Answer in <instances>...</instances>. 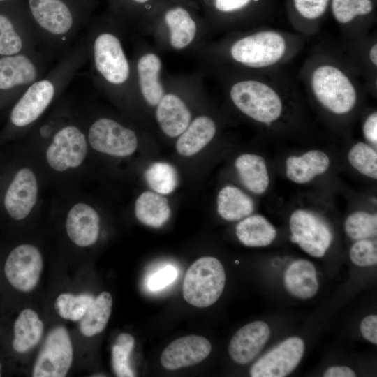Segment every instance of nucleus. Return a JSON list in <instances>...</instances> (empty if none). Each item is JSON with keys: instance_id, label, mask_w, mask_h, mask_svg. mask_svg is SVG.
Returning <instances> with one entry per match:
<instances>
[{"instance_id": "obj_1", "label": "nucleus", "mask_w": 377, "mask_h": 377, "mask_svg": "<svg viewBox=\"0 0 377 377\" xmlns=\"http://www.w3.org/2000/svg\"><path fill=\"white\" fill-rule=\"evenodd\" d=\"M308 38L264 25L210 40L193 55L204 71L267 73L281 71L303 50Z\"/></svg>"}, {"instance_id": "obj_2", "label": "nucleus", "mask_w": 377, "mask_h": 377, "mask_svg": "<svg viewBox=\"0 0 377 377\" xmlns=\"http://www.w3.org/2000/svg\"><path fill=\"white\" fill-rule=\"evenodd\" d=\"M232 106L254 123L274 128L291 123L297 87L281 70L267 73L207 71Z\"/></svg>"}, {"instance_id": "obj_3", "label": "nucleus", "mask_w": 377, "mask_h": 377, "mask_svg": "<svg viewBox=\"0 0 377 377\" xmlns=\"http://www.w3.org/2000/svg\"><path fill=\"white\" fill-rule=\"evenodd\" d=\"M299 78L317 108L334 119L352 117L367 92L339 49L315 47L304 61Z\"/></svg>"}, {"instance_id": "obj_4", "label": "nucleus", "mask_w": 377, "mask_h": 377, "mask_svg": "<svg viewBox=\"0 0 377 377\" xmlns=\"http://www.w3.org/2000/svg\"><path fill=\"white\" fill-rule=\"evenodd\" d=\"M124 28L110 14L95 21L85 36L94 83L111 98L138 101L131 58L126 52Z\"/></svg>"}, {"instance_id": "obj_5", "label": "nucleus", "mask_w": 377, "mask_h": 377, "mask_svg": "<svg viewBox=\"0 0 377 377\" xmlns=\"http://www.w3.org/2000/svg\"><path fill=\"white\" fill-rule=\"evenodd\" d=\"M92 0H24L23 7L42 52L61 57L92 12Z\"/></svg>"}, {"instance_id": "obj_6", "label": "nucleus", "mask_w": 377, "mask_h": 377, "mask_svg": "<svg viewBox=\"0 0 377 377\" xmlns=\"http://www.w3.org/2000/svg\"><path fill=\"white\" fill-rule=\"evenodd\" d=\"M145 36H149L161 52L192 54L211 40L207 24L189 0H164L151 13Z\"/></svg>"}, {"instance_id": "obj_7", "label": "nucleus", "mask_w": 377, "mask_h": 377, "mask_svg": "<svg viewBox=\"0 0 377 377\" xmlns=\"http://www.w3.org/2000/svg\"><path fill=\"white\" fill-rule=\"evenodd\" d=\"M88 57L84 36L71 46L49 72L33 82L20 96L10 112L12 124L24 128L36 121L88 62Z\"/></svg>"}, {"instance_id": "obj_8", "label": "nucleus", "mask_w": 377, "mask_h": 377, "mask_svg": "<svg viewBox=\"0 0 377 377\" xmlns=\"http://www.w3.org/2000/svg\"><path fill=\"white\" fill-rule=\"evenodd\" d=\"M200 73L166 76L165 94L154 110L156 121L168 137H178L193 119L192 103L203 96Z\"/></svg>"}, {"instance_id": "obj_9", "label": "nucleus", "mask_w": 377, "mask_h": 377, "mask_svg": "<svg viewBox=\"0 0 377 377\" xmlns=\"http://www.w3.org/2000/svg\"><path fill=\"white\" fill-rule=\"evenodd\" d=\"M207 24L210 38L264 25L269 0H189Z\"/></svg>"}, {"instance_id": "obj_10", "label": "nucleus", "mask_w": 377, "mask_h": 377, "mask_svg": "<svg viewBox=\"0 0 377 377\" xmlns=\"http://www.w3.org/2000/svg\"><path fill=\"white\" fill-rule=\"evenodd\" d=\"M134 36L131 61L135 96L138 101L155 110L166 89L162 58L154 45Z\"/></svg>"}, {"instance_id": "obj_11", "label": "nucleus", "mask_w": 377, "mask_h": 377, "mask_svg": "<svg viewBox=\"0 0 377 377\" xmlns=\"http://www.w3.org/2000/svg\"><path fill=\"white\" fill-rule=\"evenodd\" d=\"M225 283L226 272L221 263L214 257H202L186 273L182 288L184 298L195 307L209 306L220 297Z\"/></svg>"}, {"instance_id": "obj_12", "label": "nucleus", "mask_w": 377, "mask_h": 377, "mask_svg": "<svg viewBox=\"0 0 377 377\" xmlns=\"http://www.w3.org/2000/svg\"><path fill=\"white\" fill-rule=\"evenodd\" d=\"M87 140L96 151L117 157L130 156L138 143L133 129L108 116L99 117L91 123Z\"/></svg>"}, {"instance_id": "obj_13", "label": "nucleus", "mask_w": 377, "mask_h": 377, "mask_svg": "<svg viewBox=\"0 0 377 377\" xmlns=\"http://www.w3.org/2000/svg\"><path fill=\"white\" fill-rule=\"evenodd\" d=\"M290 240L309 255L321 258L330 248L333 235L324 220L304 209L294 210L289 218Z\"/></svg>"}, {"instance_id": "obj_14", "label": "nucleus", "mask_w": 377, "mask_h": 377, "mask_svg": "<svg viewBox=\"0 0 377 377\" xmlns=\"http://www.w3.org/2000/svg\"><path fill=\"white\" fill-rule=\"evenodd\" d=\"M48 58L42 52L0 57V91L21 94L46 73Z\"/></svg>"}, {"instance_id": "obj_15", "label": "nucleus", "mask_w": 377, "mask_h": 377, "mask_svg": "<svg viewBox=\"0 0 377 377\" xmlns=\"http://www.w3.org/2000/svg\"><path fill=\"white\" fill-rule=\"evenodd\" d=\"M87 154L85 133L75 124H66L54 133L46 150L49 165L58 172L79 167Z\"/></svg>"}, {"instance_id": "obj_16", "label": "nucleus", "mask_w": 377, "mask_h": 377, "mask_svg": "<svg viewBox=\"0 0 377 377\" xmlns=\"http://www.w3.org/2000/svg\"><path fill=\"white\" fill-rule=\"evenodd\" d=\"M73 356V346L68 330L63 326H57L46 337L32 376L64 377L71 366Z\"/></svg>"}, {"instance_id": "obj_17", "label": "nucleus", "mask_w": 377, "mask_h": 377, "mask_svg": "<svg viewBox=\"0 0 377 377\" xmlns=\"http://www.w3.org/2000/svg\"><path fill=\"white\" fill-rule=\"evenodd\" d=\"M341 52L363 82L367 93H377L376 31L350 39H342Z\"/></svg>"}, {"instance_id": "obj_18", "label": "nucleus", "mask_w": 377, "mask_h": 377, "mask_svg": "<svg viewBox=\"0 0 377 377\" xmlns=\"http://www.w3.org/2000/svg\"><path fill=\"white\" fill-rule=\"evenodd\" d=\"M330 9L342 39L367 34L376 22L374 0H330Z\"/></svg>"}, {"instance_id": "obj_19", "label": "nucleus", "mask_w": 377, "mask_h": 377, "mask_svg": "<svg viewBox=\"0 0 377 377\" xmlns=\"http://www.w3.org/2000/svg\"><path fill=\"white\" fill-rule=\"evenodd\" d=\"M42 270L41 253L31 244L15 247L8 255L4 267L9 283L22 292H29L36 288Z\"/></svg>"}, {"instance_id": "obj_20", "label": "nucleus", "mask_w": 377, "mask_h": 377, "mask_svg": "<svg viewBox=\"0 0 377 377\" xmlns=\"http://www.w3.org/2000/svg\"><path fill=\"white\" fill-rule=\"evenodd\" d=\"M304 343L297 337L283 341L258 359L251 367L252 377H284L290 374L301 361Z\"/></svg>"}, {"instance_id": "obj_21", "label": "nucleus", "mask_w": 377, "mask_h": 377, "mask_svg": "<svg viewBox=\"0 0 377 377\" xmlns=\"http://www.w3.org/2000/svg\"><path fill=\"white\" fill-rule=\"evenodd\" d=\"M38 184L34 172L23 168L19 170L6 193L4 205L15 220L26 218L37 201Z\"/></svg>"}, {"instance_id": "obj_22", "label": "nucleus", "mask_w": 377, "mask_h": 377, "mask_svg": "<svg viewBox=\"0 0 377 377\" xmlns=\"http://www.w3.org/2000/svg\"><path fill=\"white\" fill-rule=\"evenodd\" d=\"M211 350V343L205 337L185 336L173 341L164 349L161 363L168 370L187 367L202 362Z\"/></svg>"}, {"instance_id": "obj_23", "label": "nucleus", "mask_w": 377, "mask_h": 377, "mask_svg": "<svg viewBox=\"0 0 377 377\" xmlns=\"http://www.w3.org/2000/svg\"><path fill=\"white\" fill-rule=\"evenodd\" d=\"M38 52L42 51L29 19L17 24L0 13V57Z\"/></svg>"}, {"instance_id": "obj_24", "label": "nucleus", "mask_w": 377, "mask_h": 377, "mask_svg": "<svg viewBox=\"0 0 377 377\" xmlns=\"http://www.w3.org/2000/svg\"><path fill=\"white\" fill-rule=\"evenodd\" d=\"M269 336L270 329L266 323H248L233 335L228 346L229 355L237 363L247 364L260 352Z\"/></svg>"}, {"instance_id": "obj_25", "label": "nucleus", "mask_w": 377, "mask_h": 377, "mask_svg": "<svg viewBox=\"0 0 377 377\" xmlns=\"http://www.w3.org/2000/svg\"><path fill=\"white\" fill-rule=\"evenodd\" d=\"M163 0H108L110 15L134 36H144L148 20Z\"/></svg>"}, {"instance_id": "obj_26", "label": "nucleus", "mask_w": 377, "mask_h": 377, "mask_svg": "<svg viewBox=\"0 0 377 377\" xmlns=\"http://www.w3.org/2000/svg\"><path fill=\"white\" fill-rule=\"evenodd\" d=\"M330 3V0H288V16L294 31L307 38L316 35Z\"/></svg>"}, {"instance_id": "obj_27", "label": "nucleus", "mask_w": 377, "mask_h": 377, "mask_svg": "<svg viewBox=\"0 0 377 377\" xmlns=\"http://www.w3.org/2000/svg\"><path fill=\"white\" fill-rule=\"evenodd\" d=\"M100 219L96 210L89 205L80 202L69 210L66 229L70 239L82 247L94 244L99 234Z\"/></svg>"}, {"instance_id": "obj_28", "label": "nucleus", "mask_w": 377, "mask_h": 377, "mask_svg": "<svg viewBox=\"0 0 377 377\" xmlns=\"http://www.w3.org/2000/svg\"><path fill=\"white\" fill-rule=\"evenodd\" d=\"M286 177L298 184H307L323 175L330 166V158L319 149H311L299 156H288L285 163Z\"/></svg>"}, {"instance_id": "obj_29", "label": "nucleus", "mask_w": 377, "mask_h": 377, "mask_svg": "<svg viewBox=\"0 0 377 377\" xmlns=\"http://www.w3.org/2000/svg\"><path fill=\"white\" fill-rule=\"evenodd\" d=\"M218 124L207 114L194 117L187 128L178 136L176 149L184 156H191L209 144L217 133Z\"/></svg>"}, {"instance_id": "obj_30", "label": "nucleus", "mask_w": 377, "mask_h": 377, "mask_svg": "<svg viewBox=\"0 0 377 377\" xmlns=\"http://www.w3.org/2000/svg\"><path fill=\"white\" fill-rule=\"evenodd\" d=\"M286 290L294 297L306 300L315 296L318 290L316 270L307 260H297L286 269L283 276Z\"/></svg>"}, {"instance_id": "obj_31", "label": "nucleus", "mask_w": 377, "mask_h": 377, "mask_svg": "<svg viewBox=\"0 0 377 377\" xmlns=\"http://www.w3.org/2000/svg\"><path fill=\"white\" fill-rule=\"evenodd\" d=\"M235 166L240 180L249 191L256 195L267 191L270 179L263 157L256 154H243L236 158Z\"/></svg>"}, {"instance_id": "obj_32", "label": "nucleus", "mask_w": 377, "mask_h": 377, "mask_svg": "<svg viewBox=\"0 0 377 377\" xmlns=\"http://www.w3.org/2000/svg\"><path fill=\"white\" fill-rule=\"evenodd\" d=\"M236 235L246 246L263 247L269 245L276 238L275 227L263 215H249L237 225Z\"/></svg>"}, {"instance_id": "obj_33", "label": "nucleus", "mask_w": 377, "mask_h": 377, "mask_svg": "<svg viewBox=\"0 0 377 377\" xmlns=\"http://www.w3.org/2000/svg\"><path fill=\"white\" fill-rule=\"evenodd\" d=\"M254 209L252 199L239 188L226 186L217 196V211L221 218L235 221L250 215Z\"/></svg>"}, {"instance_id": "obj_34", "label": "nucleus", "mask_w": 377, "mask_h": 377, "mask_svg": "<svg viewBox=\"0 0 377 377\" xmlns=\"http://www.w3.org/2000/svg\"><path fill=\"white\" fill-rule=\"evenodd\" d=\"M43 333V323L34 310L26 309L17 318L14 324L13 348L23 353L38 344Z\"/></svg>"}, {"instance_id": "obj_35", "label": "nucleus", "mask_w": 377, "mask_h": 377, "mask_svg": "<svg viewBox=\"0 0 377 377\" xmlns=\"http://www.w3.org/2000/svg\"><path fill=\"white\" fill-rule=\"evenodd\" d=\"M135 213L142 223L160 228L170 218V208L165 198L156 193L145 191L136 200Z\"/></svg>"}, {"instance_id": "obj_36", "label": "nucleus", "mask_w": 377, "mask_h": 377, "mask_svg": "<svg viewBox=\"0 0 377 377\" xmlns=\"http://www.w3.org/2000/svg\"><path fill=\"white\" fill-rule=\"evenodd\" d=\"M112 306V298L108 292L103 291L94 299L82 318L80 328L86 337L101 333L109 320Z\"/></svg>"}, {"instance_id": "obj_37", "label": "nucleus", "mask_w": 377, "mask_h": 377, "mask_svg": "<svg viewBox=\"0 0 377 377\" xmlns=\"http://www.w3.org/2000/svg\"><path fill=\"white\" fill-rule=\"evenodd\" d=\"M350 165L361 175L377 179V151L367 142H357L349 149L347 155Z\"/></svg>"}, {"instance_id": "obj_38", "label": "nucleus", "mask_w": 377, "mask_h": 377, "mask_svg": "<svg viewBox=\"0 0 377 377\" xmlns=\"http://www.w3.org/2000/svg\"><path fill=\"white\" fill-rule=\"evenodd\" d=\"M149 186L160 194H169L177 186V173L175 168L167 163L156 162L151 164L145 173Z\"/></svg>"}, {"instance_id": "obj_39", "label": "nucleus", "mask_w": 377, "mask_h": 377, "mask_svg": "<svg viewBox=\"0 0 377 377\" xmlns=\"http://www.w3.org/2000/svg\"><path fill=\"white\" fill-rule=\"evenodd\" d=\"M344 230L346 235L354 240L376 236L377 214L362 210L355 211L346 218Z\"/></svg>"}, {"instance_id": "obj_40", "label": "nucleus", "mask_w": 377, "mask_h": 377, "mask_svg": "<svg viewBox=\"0 0 377 377\" xmlns=\"http://www.w3.org/2000/svg\"><path fill=\"white\" fill-rule=\"evenodd\" d=\"M94 299L88 293L78 295L62 293L56 299L54 308L61 318L73 321L79 320L84 316Z\"/></svg>"}, {"instance_id": "obj_41", "label": "nucleus", "mask_w": 377, "mask_h": 377, "mask_svg": "<svg viewBox=\"0 0 377 377\" xmlns=\"http://www.w3.org/2000/svg\"><path fill=\"white\" fill-rule=\"evenodd\" d=\"M135 339L127 333L120 334L112 348V365L119 377H133L135 373L130 365V355L134 348Z\"/></svg>"}, {"instance_id": "obj_42", "label": "nucleus", "mask_w": 377, "mask_h": 377, "mask_svg": "<svg viewBox=\"0 0 377 377\" xmlns=\"http://www.w3.org/2000/svg\"><path fill=\"white\" fill-rule=\"evenodd\" d=\"M350 259L359 267H367L377 263L376 241L368 239L357 240L350 247Z\"/></svg>"}, {"instance_id": "obj_43", "label": "nucleus", "mask_w": 377, "mask_h": 377, "mask_svg": "<svg viewBox=\"0 0 377 377\" xmlns=\"http://www.w3.org/2000/svg\"><path fill=\"white\" fill-rule=\"evenodd\" d=\"M177 269L167 265L151 274L147 280V287L151 291H158L172 283L177 277Z\"/></svg>"}, {"instance_id": "obj_44", "label": "nucleus", "mask_w": 377, "mask_h": 377, "mask_svg": "<svg viewBox=\"0 0 377 377\" xmlns=\"http://www.w3.org/2000/svg\"><path fill=\"white\" fill-rule=\"evenodd\" d=\"M362 132L367 143L377 146V111L372 110L364 117L362 124Z\"/></svg>"}, {"instance_id": "obj_45", "label": "nucleus", "mask_w": 377, "mask_h": 377, "mask_svg": "<svg viewBox=\"0 0 377 377\" xmlns=\"http://www.w3.org/2000/svg\"><path fill=\"white\" fill-rule=\"evenodd\" d=\"M363 337L368 341L377 344V316L369 315L364 318L360 326Z\"/></svg>"}, {"instance_id": "obj_46", "label": "nucleus", "mask_w": 377, "mask_h": 377, "mask_svg": "<svg viewBox=\"0 0 377 377\" xmlns=\"http://www.w3.org/2000/svg\"><path fill=\"white\" fill-rule=\"evenodd\" d=\"M324 377H355V371L346 366H333L329 367L323 374Z\"/></svg>"}, {"instance_id": "obj_47", "label": "nucleus", "mask_w": 377, "mask_h": 377, "mask_svg": "<svg viewBox=\"0 0 377 377\" xmlns=\"http://www.w3.org/2000/svg\"><path fill=\"white\" fill-rule=\"evenodd\" d=\"M5 1H7V0H0V2Z\"/></svg>"}, {"instance_id": "obj_48", "label": "nucleus", "mask_w": 377, "mask_h": 377, "mask_svg": "<svg viewBox=\"0 0 377 377\" xmlns=\"http://www.w3.org/2000/svg\"><path fill=\"white\" fill-rule=\"evenodd\" d=\"M0 376H1V366H0Z\"/></svg>"}, {"instance_id": "obj_49", "label": "nucleus", "mask_w": 377, "mask_h": 377, "mask_svg": "<svg viewBox=\"0 0 377 377\" xmlns=\"http://www.w3.org/2000/svg\"><path fill=\"white\" fill-rule=\"evenodd\" d=\"M164 1V0H163Z\"/></svg>"}]
</instances>
